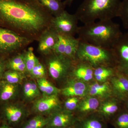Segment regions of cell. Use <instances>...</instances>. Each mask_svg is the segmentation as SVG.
Masks as SVG:
<instances>
[{
	"label": "cell",
	"mask_w": 128,
	"mask_h": 128,
	"mask_svg": "<svg viewBox=\"0 0 128 128\" xmlns=\"http://www.w3.org/2000/svg\"><path fill=\"white\" fill-rule=\"evenodd\" d=\"M53 17L38 0H0V22L32 42L50 27Z\"/></svg>",
	"instance_id": "cell-1"
},
{
	"label": "cell",
	"mask_w": 128,
	"mask_h": 128,
	"mask_svg": "<svg viewBox=\"0 0 128 128\" xmlns=\"http://www.w3.org/2000/svg\"><path fill=\"white\" fill-rule=\"evenodd\" d=\"M122 34L119 24L112 20L84 24L77 34L81 41L108 49L112 48Z\"/></svg>",
	"instance_id": "cell-2"
},
{
	"label": "cell",
	"mask_w": 128,
	"mask_h": 128,
	"mask_svg": "<svg viewBox=\"0 0 128 128\" xmlns=\"http://www.w3.org/2000/svg\"><path fill=\"white\" fill-rule=\"evenodd\" d=\"M121 0H84L75 13L79 21L86 24L118 17Z\"/></svg>",
	"instance_id": "cell-3"
},
{
	"label": "cell",
	"mask_w": 128,
	"mask_h": 128,
	"mask_svg": "<svg viewBox=\"0 0 128 128\" xmlns=\"http://www.w3.org/2000/svg\"><path fill=\"white\" fill-rule=\"evenodd\" d=\"M76 60L87 62L94 68L100 66L116 67L115 57L112 49L95 46L80 40Z\"/></svg>",
	"instance_id": "cell-4"
},
{
	"label": "cell",
	"mask_w": 128,
	"mask_h": 128,
	"mask_svg": "<svg viewBox=\"0 0 128 128\" xmlns=\"http://www.w3.org/2000/svg\"><path fill=\"white\" fill-rule=\"evenodd\" d=\"M32 42L12 30L0 26V56H13L23 52Z\"/></svg>",
	"instance_id": "cell-5"
},
{
	"label": "cell",
	"mask_w": 128,
	"mask_h": 128,
	"mask_svg": "<svg viewBox=\"0 0 128 128\" xmlns=\"http://www.w3.org/2000/svg\"><path fill=\"white\" fill-rule=\"evenodd\" d=\"M44 57L48 73L54 80H60L71 73L74 61L52 52Z\"/></svg>",
	"instance_id": "cell-6"
},
{
	"label": "cell",
	"mask_w": 128,
	"mask_h": 128,
	"mask_svg": "<svg viewBox=\"0 0 128 128\" xmlns=\"http://www.w3.org/2000/svg\"><path fill=\"white\" fill-rule=\"evenodd\" d=\"M78 20L75 14H70L65 10L57 16L54 17L50 26L60 35L74 36L78 34Z\"/></svg>",
	"instance_id": "cell-7"
},
{
	"label": "cell",
	"mask_w": 128,
	"mask_h": 128,
	"mask_svg": "<svg viewBox=\"0 0 128 128\" xmlns=\"http://www.w3.org/2000/svg\"><path fill=\"white\" fill-rule=\"evenodd\" d=\"M112 49L117 70L128 75V31L122 34Z\"/></svg>",
	"instance_id": "cell-8"
},
{
	"label": "cell",
	"mask_w": 128,
	"mask_h": 128,
	"mask_svg": "<svg viewBox=\"0 0 128 128\" xmlns=\"http://www.w3.org/2000/svg\"><path fill=\"white\" fill-rule=\"evenodd\" d=\"M27 112L25 105L15 101L0 105V114L9 124H14L20 122Z\"/></svg>",
	"instance_id": "cell-9"
},
{
	"label": "cell",
	"mask_w": 128,
	"mask_h": 128,
	"mask_svg": "<svg viewBox=\"0 0 128 128\" xmlns=\"http://www.w3.org/2000/svg\"><path fill=\"white\" fill-rule=\"evenodd\" d=\"M58 34L50 27L41 34L38 41V52L45 56L52 52L53 48L58 40Z\"/></svg>",
	"instance_id": "cell-10"
},
{
	"label": "cell",
	"mask_w": 128,
	"mask_h": 128,
	"mask_svg": "<svg viewBox=\"0 0 128 128\" xmlns=\"http://www.w3.org/2000/svg\"><path fill=\"white\" fill-rule=\"evenodd\" d=\"M59 105L57 96H43L34 101L32 109L37 113L48 114L56 110Z\"/></svg>",
	"instance_id": "cell-11"
},
{
	"label": "cell",
	"mask_w": 128,
	"mask_h": 128,
	"mask_svg": "<svg viewBox=\"0 0 128 128\" xmlns=\"http://www.w3.org/2000/svg\"><path fill=\"white\" fill-rule=\"evenodd\" d=\"M21 91L20 84L0 80V105L15 102Z\"/></svg>",
	"instance_id": "cell-12"
},
{
	"label": "cell",
	"mask_w": 128,
	"mask_h": 128,
	"mask_svg": "<svg viewBox=\"0 0 128 128\" xmlns=\"http://www.w3.org/2000/svg\"><path fill=\"white\" fill-rule=\"evenodd\" d=\"M111 82L115 96L120 100H126L128 98V75L118 71Z\"/></svg>",
	"instance_id": "cell-13"
},
{
	"label": "cell",
	"mask_w": 128,
	"mask_h": 128,
	"mask_svg": "<svg viewBox=\"0 0 128 128\" xmlns=\"http://www.w3.org/2000/svg\"><path fill=\"white\" fill-rule=\"evenodd\" d=\"M78 64L74 66L71 73L78 79L88 81L92 80L94 76V68L87 62L76 60Z\"/></svg>",
	"instance_id": "cell-14"
},
{
	"label": "cell",
	"mask_w": 128,
	"mask_h": 128,
	"mask_svg": "<svg viewBox=\"0 0 128 128\" xmlns=\"http://www.w3.org/2000/svg\"><path fill=\"white\" fill-rule=\"evenodd\" d=\"M25 50L12 56L6 60V70L18 72L25 75L28 74L25 61Z\"/></svg>",
	"instance_id": "cell-15"
},
{
	"label": "cell",
	"mask_w": 128,
	"mask_h": 128,
	"mask_svg": "<svg viewBox=\"0 0 128 128\" xmlns=\"http://www.w3.org/2000/svg\"><path fill=\"white\" fill-rule=\"evenodd\" d=\"M41 93L37 82L33 80H28L24 83L22 94L23 100L25 102H34L39 98Z\"/></svg>",
	"instance_id": "cell-16"
},
{
	"label": "cell",
	"mask_w": 128,
	"mask_h": 128,
	"mask_svg": "<svg viewBox=\"0 0 128 128\" xmlns=\"http://www.w3.org/2000/svg\"><path fill=\"white\" fill-rule=\"evenodd\" d=\"M41 6L53 16H59L65 10L66 5L60 0H38Z\"/></svg>",
	"instance_id": "cell-17"
},
{
	"label": "cell",
	"mask_w": 128,
	"mask_h": 128,
	"mask_svg": "<svg viewBox=\"0 0 128 128\" xmlns=\"http://www.w3.org/2000/svg\"><path fill=\"white\" fill-rule=\"evenodd\" d=\"M72 116L67 112H60L54 114L49 119L48 125L50 127L61 128L68 125L71 122Z\"/></svg>",
	"instance_id": "cell-18"
},
{
	"label": "cell",
	"mask_w": 128,
	"mask_h": 128,
	"mask_svg": "<svg viewBox=\"0 0 128 128\" xmlns=\"http://www.w3.org/2000/svg\"><path fill=\"white\" fill-rule=\"evenodd\" d=\"M86 90V87L84 83L78 82L65 87L61 91L64 96L68 97H76L83 96Z\"/></svg>",
	"instance_id": "cell-19"
},
{
	"label": "cell",
	"mask_w": 128,
	"mask_h": 128,
	"mask_svg": "<svg viewBox=\"0 0 128 128\" xmlns=\"http://www.w3.org/2000/svg\"><path fill=\"white\" fill-rule=\"evenodd\" d=\"M66 45L64 56L72 60H76V55L79 48L80 40L74 36H66Z\"/></svg>",
	"instance_id": "cell-20"
},
{
	"label": "cell",
	"mask_w": 128,
	"mask_h": 128,
	"mask_svg": "<svg viewBox=\"0 0 128 128\" xmlns=\"http://www.w3.org/2000/svg\"><path fill=\"white\" fill-rule=\"evenodd\" d=\"M37 84L43 96H57L60 90L49 82L46 78L37 80Z\"/></svg>",
	"instance_id": "cell-21"
},
{
	"label": "cell",
	"mask_w": 128,
	"mask_h": 128,
	"mask_svg": "<svg viewBox=\"0 0 128 128\" xmlns=\"http://www.w3.org/2000/svg\"><path fill=\"white\" fill-rule=\"evenodd\" d=\"M26 77V75L13 70H6L2 80L9 83L15 84H20Z\"/></svg>",
	"instance_id": "cell-22"
},
{
	"label": "cell",
	"mask_w": 128,
	"mask_h": 128,
	"mask_svg": "<svg viewBox=\"0 0 128 128\" xmlns=\"http://www.w3.org/2000/svg\"><path fill=\"white\" fill-rule=\"evenodd\" d=\"M33 48L29 47L25 52V61L28 74L30 75L32 70L39 60L34 52Z\"/></svg>",
	"instance_id": "cell-23"
},
{
	"label": "cell",
	"mask_w": 128,
	"mask_h": 128,
	"mask_svg": "<svg viewBox=\"0 0 128 128\" xmlns=\"http://www.w3.org/2000/svg\"><path fill=\"white\" fill-rule=\"evenodd\" d=\"M49 118L38 115L28 121L22 128H44L48 124Z\"/></svg>",
	"instance_id": "cell-24"
},
{
	"label": "cell",
	"mask_w": 128,
	"mask_h": 128,
	"mask_svg": "<svg viewBox=\"0 0 128 128\" xmlns=\"http://www.w3.org/2000/svg\"><path fill=\"white\" fill-rule=\"evenodd\" d=\"M99 105V102L95 98H90L85 99L79 105V109L82 112L96 110Z\"/></svg>",
	"instance_id": "cell-25"
},
{
	"label": "cell",
	"mask_w": 128,
	"mask_h": 128,
	"mask_svg": "<svg viewBox=\"0 0 128 128\" xmlns=\"http://www.w3.org/2000/svg\"><path fill=\"white\" fill-rule=\"evenodd\" d=\"M118 17L121 19L124 28L128 31V0L121 1Z\"/></svg>",
	"instance_id": "cell-26"
},
{
	"label": "cell",
	"mask_w": 128,
	"mask_h": 128,
	"mask_svg": "<svg viewBox=\"0 0 128 128\" xmlns=\"http://www.w3.org/2000/svg\"><path fill=\"white\" fill-rule=\"evenodd\" d=\"M48 74L47 69L44 64L38 60L32 70L30 75L35 79L46 78Z\"/></svg>",
	"instance_id": "cell-27"
},
{
	"label": "cell",
	"mask_w": 128,
	"mask_h": 128,
	"mask_svg": "<svg viewBox=\"0 0 128 128\" xmlns=\"http://www.w3.org/2000/svg\"><path fill=\"white\" fill-rule=\"evenodd\" d=\"M66 42V36L58 34V39L53 48V52L59 55L64 56Z\"/></svg>",
	"instance_id": "cell-28"
},
{
	"label": "cell",
	"mask_w": 128,
	"mask_h": 128,
	"mask_svg": "<svg viewBox=\"0 0 128 128\" xmlns=\"http://www.w3.org/2000/svg\"><path fill=\"white\" fill-rule=\"evenodd\" d=\"M118 102L112 101L104 104L102 107V111L104 113L108 115L114 114L118 112L119 107Z\"/></svg>",
	"instance_id": "cell-29"
},
{
	"label": "cell",
	"mask_w": 128,
	"mask_h": 128,
	"mask_svg": "<svg viewBox=\"0 0 128 128\" xmlns=\"http://www.w3.org/2000/svg\"><path fill=\"white\" fill-rule=\"evenodd\" d=\"M109 87L107 83L100 85L96 83L90 87L89 94L91 96H102L108 90Z\"/></svg>",
	"instance_id": "cell-30"
},
{
	"label": "cell",
	"mask_w": 128,
	"mask_h": 128,
	"mask_svg": "<svg viewBox=\"0 0 128 128\" xmlns=\"http://www.w3.org/2000/svg\"><path fill=\"white\" fill-rule=\"evenodd\" d=\"M116 128H128V110L120 113L114 121Z\"/></svg>",
	"instance_id": "cell-31"
},
{
	"label": "cell",
	"mask_w": 128,
	"mask_h": 128,
	"mask_svg": "<svg viewBox=\"0 0 128 128\" xmlns=\"http://www.w3.org/2000/svg\"><path fill=\"white\" fill-rule=\"evenodd\" d=\"M78 102V98L75 97H71L66 100L65 102L66 108L68 110H73L76 107Z\"/></svg>",
	"instance_id": "cell-32"
},
{
	"label": "cell",
	"mask_w": 128,
	"mask_h": 128,
	"mask_svg": "<svg viewBox=\"0 0 128 128\" xmlns=\"http://www.w3.org/2000/svg\"><path fill=\"white\" fill-rule=\"evenodd\" d=\"M102 123L96 120H90L86 121L83 124L82 128H102Z\"/></svg>",
	"instance_id": "cell-33"
},
{
	"label": "cell",
	"mask_w": 128,
	"mask_h": 128,
	"mask_svg": "<svg viewBox=\"0 0 128 128\" xmlns=\"http://www.w3.org/2000/svg\"><path fill=\"white\" fill-rule=\"evenodd\" d=\"M6 70V60L3 57L0 56V80H2L4 73Z\"/></svg>",
	"instance_id": "cell-34"
},
{
	"label": "cell",
	"mask_w": 128,
	"mask_h": 128,
	"mask_svg": "<svg viewBox=\"0 0 128 128\" xmlns=\"http://www.w3.org/2000/svg\"><path fill=\"white\" fill-rule=\"evenodd\" d=\"M74 0H66L64 2V3L65 5L66 6L68 5V6H70L71 4H72V2H73Z\"/></svg>",
	"instance_id": "cell-35"
},
{
	"label": "cell",
	"mask_w": 128,
	"mask_h": 128,
	"mask_svg": "<svg viewBox=\"0 0 128 128\" xmlns=\"http://www.w3.org/2000/svg\"><path fill=\"white\" fill-rule=\"evenodd\" d=\"M0 128H11L8 124H3L0 125Z\"/></svg>",
	"instance_id": "cell-36"
},
{
	"label": "cell",
	"mask_w": 128,
	"mask_h": 128,
	"mask_svg": "<svg viewBox=\"0 0 128 128\" xmlns=\"http://www.w3.org/2000/svg\"><path fill=\"white\" fill-rule=\"evenodd\" d=\"M124 101H125V102H126V107H127V108H128V98L126 99V100Z\"/></svg>",
	"instance_id": "cell-37"
},
{
	"label": "cell",
	"mask_w": 128,
	"mask_h": 128,
	"mask_svg": "<svg viewBox=\"0 0 128 128\" xmlns=\"http://www.w3.org/2000/svg\"><path fill=\"white\" fill-rule=\"evenodd\" d=\"M56 128V127H50V126H49L48 128Z\"/></svg>",
	"instance_id": "cell-38"
},
{
	"label": "cell",
	"mask_w": 128,
	"mask_h": 128,
	"mask_svg": "<svg viewBox=\"0 0 128 128\" xmlns=\"http://www.w3.org/2000/svg\"></svg>",
	"instance_id": "cell-39"
},
{
	"label": "cell",
	"mask_w": 128,
	"mask_h": 128,
	"mask_svg": "<svg viewBox=\"0 0 128 128\" xmlns=\"http://www.w3.org/2000/svg\"></svg>",
	"instance_id": "cell-40"
}]
</instances>
